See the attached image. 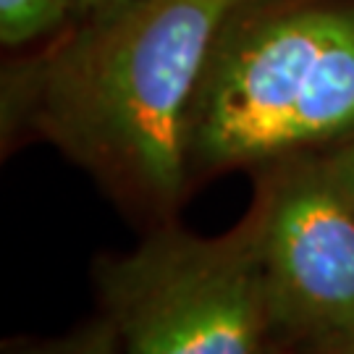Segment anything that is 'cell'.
Listing matches in <instances>:
<instances>
[{"label":"cell","instance_id":"cell-7","mask_svg":"<svg viewBox=\"0 0 354 354\" xmlns=\"http://www.w3.org/2000/svg\"><path fill=\"white\" fill-rule=\"evenodd\" d=\"M323 163L336 189L342 192V197L354 213V137L323 152Z\"/></svg>","mask_w":354,"mask_h":354},{"label":"cell","instance_id":"cell-3","mask_svg":"<svg viewBox=\"0 0 354 354\" xmlns=\"http://www.w3.org/2000/svg\"><path fill=\"white\" fill-rule=\"evenodd\" d=\"M121 354H270L273 326L257 215L218 236L160 226L97 266Z\"/></svg>","mask_w":354,"mask_h":354},{"label":"cell","instance_id":"cell-9","mask_svg":"<svg viewBox=\"0 0 354 354\" xmlns=\"http://www.w3.org/2000/svg\"><path fill=\"white\" fill-rule=\"evenodd\" d=\"M270 354H286V352H276V349H273V352H270Z\"/></svg>","mask_w":354,"mask_h":354},{"label":"cell","instance_id":"cell-5","mask_svg":"<svg viewBox=\"0 0 354 354\" xmlns=\"http://www.w3.org/2000/svg\"><path fill=\"white\" fill-rule=\"evenodd\" d=\"M74 0H0V39L16 48L66 29Z\"/></svg>","mask_w":354,"mask_h":354},{"label":"cell","instance_id":"cell-1","mask_svg":"<svg viewBox=\"0 0 354 354\" xmlns=\"http://www.w3.org/2000/svg\"><path fill=\"white\" fill-rule=\"evenodd\" d=\"M250 0H131L79 19L13 100L124 203L168 218L189 184V121L205 66Z\"/></svg>","mask_w":354,"mask_h":354},{"label":"cell","instance_id":"cell-6","mask_svg":"<svg viewBox=\"0 0 354 354\" xmlns=\"http://www.w3.org/2000/svg\"><path fill=\"white\" fill-rule=\"evenodd\" d=\"M32 354H121V342L113 323L102 315L71 336L45 344Z\"/></svg>","mask_w":354,"mask_h":354},{"label":"cell","instance_id":"cell-2","mask_svg":"<svg viewBox=\"0 0 354 354\" xmlns=\"http://www.w3.org/2000/svg\"><path fill=\"white\" fill-rule=\"evenodd\" d=\"M354 137V0H250L192 105L189 174L266 168Z\"/></svg>","mask_w":354,"mask_h":354},{"label":"cell","instance_id":"cell-10","mask_svg":"<svg viewBox=\"0 0 354 354\" xmlns=\"http://www.w3.org/2000/svg\"><path fill=\"white\" fill-rule=\"evenodd\" d=\"M346 354H354V349H349V352H346Z\"/></svg>","mask_w":354,"mask_h":354},{"label":"cell","instance_id":"cell-8","mask_svg":"<svg viewBox=\"0 0 354 354\" xmlns=\"http://www.w3.org/2000/svg\"><path fill=\"white\" fill-rule=\"evenodd\" d=\"M131 0H74L76 19H89V16H100V13H111L121 6H129Z\"/></svg>","mask_w":354,"mask_h":354},{"label":"cell","instance_id":"cell-4","mask_svg":"<svg viewBox=\"0 0 354 354\" xmlns=\"http://www.w3.org/2000/svg\"><path fill=\"white\" fill-rule=\"evenodd\" d=\"M260 228L273 349H354V213L323 152L266 165L252 203Z\"/></svg>","mask_w":354,"mask_h":354}]
</instances>
